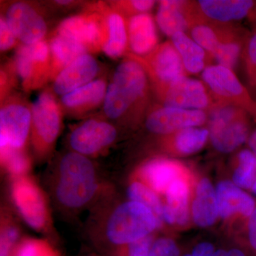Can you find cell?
<instances>
[{
  "mask_svg": "<svg viewBox=\"0 0 256 256\" xmlns=\"http://www.w3.org/2000/svg\"><path fill=\"white\" fill-rule=\"evenodd\" d=\"M57 169L54 193L60 206L78 210L88 204L98 188L92 162L86 156L72 152L62 158Z\"/></svg>",
  "mask_w": 256,
  "mask_h": 256,
  "instance_id": "cell-1",
  "label": "cell"
},
{
  "mask_svg": "<svg viewBox=\"0 0 256 256\" xmlns=\"http://www.w3.org/2000/svg\"><path fill=\"white\" fill-rule=\"evenodd\" d=\"M146 74L142 66L133 58L120 64L106 90L104 107L106 116L118 118L144 97L148 85Z\"/></svg>",
  "mask_w": 256,
  "mask_h": 256,
  "instance_id": "cell-2",
  "label": "cell"
},
{
  "mask_svg": "<svg viewBox=\"0 0 256 256\" xmlns=\"http://www.w3.org/2000/svg\"><path fill=\"white\" fill-rule=\"evenodd\" d=\"M158 228L156 216L149 208L129 201L114 208L106 222V235L114 245H128L151 235Z\"/></svg>",
  "mask_w": 256,
  "mask_h": 256,
  "instance_id": "cell-3",
  "label": "cell"
},
{
  "mask_svg": "<svg viewBox=\"0 0 256 256\" xmlns=\"http://www.w3.org/2000/svg\"><path fill=\"white\" fill-rule=\"evenodd\" d=\"M210 112L208 132L216 150L230 152L248 140L250 116L245 110L216 102Z\"/></svg>",
  "mask_w": 256,
  "mask_h": 256,
  "instance_id": "cell-4",
  "label": "cell"
},
{
  "mask_svg": "<svg viewBox=\"0 0 256 256\" xmlns=\"http://www.w3.org/2000/svg\"><path fill=\"white\" fill-rule=\"evenodd\" d=\"M10 195L22 218L37 232H44L50 217L46 198L41 188L28 176L13 178Z\"/></svg>",
  "mask_w": 256,
  "mask_h": 256,
  "instance_id": "cell-5",
  "label": "cell"
},
{
  "mask_svg": "<svg viewBox=\"0 0 256 256\" xmlns=\"http://www.w3.org/2000/svg\"><path fill=\"white\" fill-rule=\"evenodd\" d=\"M202 78L217 102L242 108L256 121V100L233 70L220 65L208 66Z\"/></svg>",
  "mask_w": 256,
  "mask_h": 256,
  "instance_id": "cell-6",
  "label": "cell"
},
{
  "mask_svg": "<svg viewBox=\"0 0 256 256\" xmlns=\"http://www.w3.org/2000/svg\"><path fill=\"white\" fill-rule=\"evenodd\" d=\"M133 60L139 62L149 74L158 95L178 78L186 76L182 60L171 42L158 45L143 58L133 56Z\"/></svg>",
  "mask_w": 256,
  "mask_h": 256,
  "instance_id": "cell-7",
  "label": "cell"
},
{
  "mask_svg": "<svg viewBox=\"0 0 256 256\" xmlns=\"http://www.w3.org/2000/svg\"><path fill=\"white\" fill-rule=\"evenodd\" d=\"M32 132L36 152H47L54 144L60 130V108L50 92H42L32 106Z\"/></svg>",
  "mask_w": 256,
  "mask_h": 256,
  "instance_id": "cell-8",
  "label": "cell"
},
{
  "mask_svg": "<svg viewBox=\"0 0 256 256\" xmlns=\"http://www.w3.org/2000/svg\"><path fill=\"white\" fill-rule=\"evenodd\" d=\"M158 96L166 107L205 110L214 105L202 82L186 76L178 78Z\"/></svg>",
  "mask_w": 256,
  "mask_h": 256,
  "instance_id": "cell-9",
  "label": "cell"
},
{
  "mask_svg": "<svg viewBox=\"0 0 256 256\" xmlns=\"http://www.w3.org/2000/svg\"><path fill=\"white\" fill-rule=\"evenodd\" d=\"M197 3L176 0L160 2L156 13V22L162 31L172 37L178 32H184L200 24L206 22Z\"/></svg>",
  "mask_w": 256,
  "mask_h": 256,
  "instance_id": "cell-10",
  "label": "cell"
},
{
  "mask_svg": "<svg viewBox=\"0 0 256 256\" xmlns=\"http://www.w3.org/2000/svg\"><path fill=\"white\" fill-rule=\"evenodd\" d=\"M207 117L204 110L163 106L148 116L146 127L156 134H172L185 128L202 126L206 122Z\"/></svg>",
  "mask_w": 256,
  "mask_h": 256,
  "instance_id": "cell-11",
  "label": "cell"
},
{
  "mask_svg": "<svg viewBox=\"0 0 256 256\" xmlns=\"http://www.w3.org/2000/svg\"><path fill=\"white\" fill-rule=\"evenodd\" d=\"M117 137L112 124L104 121L89 120L76 128L70 136V144L76 152L92 156L110 146Z\"/></svg>",
  "mask_w": 256,
  "mask_h": 256,
  "instance_id": "cell-12",
  "label": "cell"
},
{
  "mask_svg": "<svg viewBox=\"0 0 256 256\" xmlns=\"http://www.w3.org/2000/svg\"><path fill=\"white\" fill-rule=\"evenodd\" d=\"M32 112L21 104H10L0 111V146L22 149L32 129Z\"/></svg>",
  "mask_w": 256,
  "mask_h": 256,
  "instance_id": "cell-13",
  "label": "cell"
},
{
  "mask_svg": "<svg viewBox=\"0 0 256 256\" xmlns=\"http://www.w3.org/2000/svg\"><path fill=\"white\" fill-rule=\"evenodd\" d=\"M8 26L24 44L42 41L47 26L44 20L30 5L16 2L10 6L5 18Z\"/></svg>",
  "mask_w": 256,
  "mask_h": 256,
  "instance_id": "cell-14",
  "label": "cell"
},
{
  "mask_svg": "<svg viewBox=\"0 0 256 256\" xmlns=\"http://www.w3.org/2000/svg\"><path fill=\"white\" fill-rule=\"evenodd\" d=\"M50 48L46 42L32 44H24L18 48L16 55V67L18 76L25 86L32 87L33 84H40V75L45 76L48 68Z\"/></svg>",
  "mask_w": 256,
  "mask_h": 256,
  "instance_id": "cell-15",
  "label": "cell"
},
{
  "mask_svg": "<svg viewBox=\"0 0 256 256\" xmlns=\"http://www.w3.org/2000/svg\"><path fill=\"white\" fill-rule=\"evenodd\" d=\"M105 28L94 15H78L64 20L58 28V35L82 44L87 48L104 46Z\"/></svg>",
  "mask_w": 256,
  "mask_h": 256,
  "instance_id": "cell-16",
  "label": "cell"
},
{
  "mask_svg": "<svg viewBox=\"0 0 256 256\" xmlns=\"http://www.w3.org/2000/svg\"><path fill=\"white\" fill-rule=\"evenodd\" d=\"M98 65L92 56L84 54L67 66L55 78L54 90L64 96L86 85L95 78Z\"/></svg>",
  "mask_w": 256,
  "mask_h": 256,
  "instance_id": "cell-17",
  "label": "cell"
},
{
  "mask_svg": "<svg viewBox=\"0 0 256 256\" xmlns=\"http://www.w3.org/2000/svg\"><path fill=\"white\" fill-rule=\"evenodd\" d=\"M218 214L223 218L236 214L249 218L256 208L255 200L234 182H220L216 190Z\"/></svg>",
  "mask_w": 256,
  "mask_h": 256,
  "instance_id": "cell-18",
  "label": "cell"
},
{
  "mask_svg": "<svg viewBox=\"0 0 256 256\" xmlns=\"http://www.w3.org/2000/svg\"><path fill=\"white\" fill-rule=\"evenodd\" d=\"M196 3L205 18L218 23L242 20L256 10V2L252 0H200Z\"/></svg>",
  "mask_w": 256,
  "mask_h": 256,
  "instance_id": "cell-19",
  "label": "cell"
},
{
  "mask_svg": "<svg viewBox=\"0 0 256 256\" xmlns=\"http://www.w3.org/2000/svg\"><path fill=\"white\" fill-rule=\"evenodd\" d=\"M128 30L130 45L136 54L148 55L158 46L156 24L148 13L132 16L129 20Z\"/></svg>",
  "mask_w": 256,
  "mask_h": 256,
  "instance_id": "cell-20",
  "label": "cell"
},
{
  "mask_svg": "<svg viewBox=\"0 0 256 256\" xmlns=\"http://www.w3.org/2000/svg\"><path fill=\"white\" fill-rule=\"evenodd\" d=\"M192 214L195 224L200 227L210 226L220 215L214 188L207 178L202 180L197 186Z\"/></svg>",
  "mask_w": 256,
  "mask_h": 256,
  "instance_id": "cell-21",
  "label": "cell"
},
{
  "mask_svg": "<svg viewBox=\"0 0 256 256\" xmlns=\"http://www.w3.org/2000/svg\"><path fill=\"white\" fill-rule=\"evenodd\" d=\"M181 166L169 160L158 159L150 162L142 169V175L152 190L166 193V190L181 174Z\"/></svg>",
  "mask_w": 256,
  "mask_h": 256,
  "instance_id": "cell-22",
  "label": "cell"
},
{
  "mask_svg": "<svg viewBox=\"0 0 256 256\" xmlns=\"http://www.w3.org/2000/svg\"><path fill=\"white\" fill-rule=\"evenodd\" d=\"M166 203L164 206V220L170 224L183 226L188 218V185L183 180H176L166 192Z\"/></svg>",
  "mask_w": 256,
  "mask_h": 256,
  "instance_id": "cell-23",
  "label": "cell"
},
{
  "mask_svg": "<svg viewBox=\"0 0 256 256\" xmlns=\"http://www.w3.org/2000/svg\"><path fill=\"white\" fill-rule=\"evenodd\" d=\"M50 48L52 54L50 73L55 78L74 60L86 54L88 50L82 44L60 35H57L52 40Z\"/></svg>",
  "mask_w": 256,
  "mask_h": 256,
  "instance_id": "cell-24",
  "label": "cell"
},
{
  "mask_svg": "<svg viewBox=\"0 0 256 256\" xmlns=\"http://www.w3.org/2000/svg\"><path fill=\"white\" fill-rule=\"evenodd\" d=\"M172 42L178 50L186 72L198 74L206 68L207 52L184 32H178L172 37Z\"/></svg>",
  "mask_w": 256,
  "mask_h": 256,
  "instance_id": "cell-25",
  "label": "cell"
},
{
  "mask_svg": "<svg viewBox=\"0 0 256 256\" xmlns=\"http://www.w3.org/2000/svg\"><path fill=\"white\" fill-rule=\"evenodd\" d=\"M106 90V84L104 80H94L62 96V100L69 109L82 110L100 104L105 98Z\"/></svg>",
  "mask_w": 256,
  "mask_h": 256,
  "instance_id": "cell-26",
  "label": "cell"
},
{
  "mask_svg": "<svg viewBox=\"0 0 256 256\" xmlns=\"http://www.w3.org/2000/svg\"><path fill=\"white\" fill-rule=\"evenodd\" d=\"M236 32L222 24L220 26H214V23L212 24L206 22L192 28L191 36L207 53L213 56L222 42Z\"/></svg>",
  "mask_w": 256,
  "mask_h": 256,
  "instance_id": "cell-27",
  "label": "cell"
},
{
  "mask_svg": "<svg viewBox=\"0 0 256 256\" xmlns=\"http://www.w3.org/2000/svg\"><path fill=\"white\" fill-rule=\"evenodd\" d=\"M108 35L102 48L111 58H118L127 46L128 33L124 18L118 13H112L108 18Z\"/></svg>",
  "mask_w": 256,
  "mask_h": 256,
  "instance_id": "cell-28",
  "label": "cell"
},
{
  "mask_svg": "<svg viewBox=\"0 0 256 256\" xmlns=\"http://www.w3.org/2000/svg\"><path fill=\"white\" fill-rule=\"evenodd\" d=\"M172 134L173 148L182 154H191L200 150L210 137L208 130L196 127L185 128Z\"/></svg>",
  "mask_w": 256,
  "mask_h": 256,
  "instance_id": "cell-29",
  "label": "cell"
},
{
  "mask_svg": "<svg viewBox=\"0 0 256 256\" xmlns=\"http://www.w3.org/2000/svg\"><path fill=\"white\" fill-rule=\"evenodd\" d=\"M128 196L132 202L141 204L149 208L156 216L158 227L164 222V206L162 204L156 192L140 182H133L128 188Z\"/></svg>",
  "mask_w": 256,
  "mask_h": 256,
  "instance_id": "cell-30",
  "label": "cell"
},
{
  "mask_svg": "<svg viewBox=\"0 0 256 256\" xmlns=\"http://www.w3.org/2000/svg\"><path fill=\"white\" fill-rule=\"evenodd\" d=\"M256 180V158L250 150H244L238 156V166L234 171L233 182L240 188L252 190Z\"/></svg>",
  "mask_w": 256,
  "mask_h": 256,
  "instance_id": "cell-31",
  "label": "cell"
},
{
  "mask_svg": "<svg viewBox=\"0 0 256 256\" xmlns=\"http://www.w3.org/2000/svg\"><path fill=\"white\" fill-rule=\"evenodd\" d=\"M1 162L12 178L26 176L31 166L30 159L22 149L10 146H1Z\"/></svg>",
  "mask_w": 256,
  "mask_h": 256,
  "instance_id": "cell-32",
  "label": "cell"
},
{
  "mask_svg": "<svg viewBox=\"0 0 256 256\" xmlns=\"http://www.w3.org/2000/svg\"><path fill=\"white\" fill-rule=\"evenodd\" d=\"M242 36L238 32H235L222 42L212 56L218 62V65L233 70L242 50Z\"/></svg>",
  "mask_w": 256,
  "mask_h": 256,
  "instance_id": "cell-33",
  "label": "cell"
},
{
  "mask_svg": "<svg viewBox=\"0 0 256 256\" xmlns=\"http://www.w3.org/2000/svg\"><path fill=\"white\" fill-rule=\"evenodd\" d=\"M12 256H58L48 242L40 239L26 238L14 249Z\"/></svg>",
  "mask_w": 256,
  "mask_h": 256,
  "instance_id": "cell-34",
  "label": "cell"
},
{
  "mask_svg": "<svg viewBox=\"0 0 256 256\" xmlns=\"http://www.w3.org/2000/svg\"><path fill=\"white\" fill-rule=\"evenodd\" d=\"M20 228L10 220H2L0 234V256H12L20 238Z\"/></svg>",
  "mask_w": 256,
  "mask_h": 256,
  "instance_id": "cell-35",
  "label": "cell"
},
{
  "mask_svg": "<svg viewBox=\"0 0 256 256\" xmlns=\"http://www.w3.org/2000/svg\"><path fill=\"white\" fill-rule=\"evenodd\" d=\"M245 65L248 82L256 89V32L249 37L246 44Z\"/></svg>",
  "mask_w": 256,
  "mask_h": 256,
  "instance_id": "cell-36",
  "label": "cell"
},
{
  "mask_svg": "<svg viewBox=\"0 0 256 256\" xmlns=\"http://www.w3.org/2000/svg\"><path fill=\"white\" fill-rule=\"evenodd\" d=\"M180 248L172 239L162 238L154 242L148 256H180Z\"/></svg>",
  "mask_w": 256,
  "mask_h": 256,
  "instance_id": "cell-37",
  "label": "cell"
},
{
  "mask_svg": "<svg viewBox=\"0 0 256 256\" xmlns=\"http://www.w3.org/2000/svg\"><path fill=\"white\" fill-rule=\"evenodd\" d=\"M154 239L152 235L128 244L126 256H148Z\"/></svg>",
  "mask_w": 256,
  "mask_h": 256,
  "instance_id": "cell-38",
  "label": "cell"
},
{
  "mask_svg": "<svg viewBox=\"0 0 256 256\" xmlns=\"http://www.w3.org/2000/svg\"><path fill=\"white\" fill-rule=\"evenodd\" d=\"M16 42V36L8 26L4 18L0 20V48L1 50H6L14 46Z\"/></svg>",
  "mask_w": 256,
  "mask_h": 256,
  "instance_id": "cell-39",
  "label": "cell"
},
{
  "mask_svg": "<svg viewBox=\"0 0 256 256\" xmlns=\"http://www.w3.org/2000/svg\"><path fill=\"white\" fill-rule=\"evenodd\" d=\"M156 2L150 0H134V1L122 2L121 6L128 12L142 14L149 11L154 6Z\"/></svg>",
  "mask_w": 256,
  "mask_h": 256,
  "instance_id": "cell-40",
  "label": "cell"
},
{
  "mask_svg": "<svg viewBox=\"0 0 256 256\" xmlns=\"http://www.w3.org/2000/svg\"><path fill=\"white\" fill-rule=\"evenodd\" d=\"M248 242L250 250L256 256V207L248 222Z\"/></svg>",
  "mask_w": 256,
  "mask_h": 256,
  "instance_id": "cell-41",
  "label": "cell"
},
{
  "mask_svg": "<svg viewBox=\"0 0 256 256\" xmlns=\"http://www.w3.org/2000/svg\"><path fill=\"white\" fill-rule=\"evenodd\" d=\"M214 247L210 242H201L194 247L192 250L191 256H213L214 254Z\"/></svg>",
  "mask_w": 256,
  "mask_h": 256,
  "instance_id": "cell-42",
  "label": "cell"
},
{
  "mask_svg": "<svg viewBox=\"0 0 256 256\" xmlns=\"http://www.w3.org/2000/svg\"><path fill=\"white\" fill-rule=\"evenodd\" d=\"M248 146L250 150H252L256 158V130L248 138Z\"/></svg>",
  "mask_w": 256,
  "mask_h": 256,
  "instance_id": "cell-43",
  "label": "cell"
},
{
  "mask_svg": "<svg viewBox=\"0 0 256 256\" xmlns=\"http://www.w3.org/2000/svg\"><path fill=\"white\" fill-rule=\"evenodd\" d=\"M228 252V256H246L244 252L238 248L230 249Z\"/></svg>",
  "mask_w": 256,
  "mask_h": 256,
  "instance_id": "cell-44",
  "label": "cell"
},
{
  "mask_svg": "<svg viewBox=\"0 0 256 256\" xmlns=\"http://www.w3.org/2000/svg\"><path fill=\"white\" fill-rule=\"evenodd\" d=\"M213 256H228V252L224 250H218L215 252Z\"/></svg>",
  "mask_w": 256,
  "mask_h": 256,
  "instance_id": "cell-45",
  "label": "cell"
},
{
  "mask_svg": "<svg viewBox=\"0 0 256 256\" xmlns=\"http://www.w3.org/2000/svg\"><path fill=\"white\" fill-rule=\"evenodd\" d=\"M56 2L60 4H69V3L72 2L70 1H56Z\"/></svg>",
  "mask_w": 256,
  "mask_h": 256,
  "instance_id": "cell-46",
  "label": "cell"
},
{
  "mask_svg": "<svg viewBox=\"0 0 256 256\" xmlns=\"http://www.w3.org/2000/svg\"><path fill=\"white\" fill-rule=\"evenodd\" d=\"M252 191L254 192V194L256 195V180L254 184V185H252Z\"/></svg>",
  "mask_w": 256,
  "mask_h": 256,
  "instance_id": "cell-47",
  "label": "cell"
},
{
  "mask_svg": "<svg viewBox=\"0 0 256 256\" xmlns=\"http://www.w3.org/2000/svg\"><path fill=\"white\" fill-rule=\"evenodd\" d=\"M252 18H254V20H255V22L256 24V10L255 11V12H254V14H252Z\"/></svg>",
  "mask_w": 256,
  "mask_h": 256,
  "instance_id": "cell-48",
  "label": "cell"
},
{
  "mask_svg": "<svg viewBox=\"0 0 256 256\" xmlns=\"http://www.w3.org/2000/svg\"><path fill=\"white\" fill-rule=\"evenodd\" d=\"M184 256H191V255H190V254H188V255H185Z\"/></svg>",
  "mask_w": 256,
  "mask_h": 256,
  "instance_id": "cell-49",
  "label": "cell"
},
{
  "mask_svg": "<svg viewBox=\"0 0 256 256\" xmlns=\"http://www.w3.org/2000/svg\"></svg>",
  "mask_w": 256,
  "mask_h": 256,
  "instance_id": "cell-50",
  "label": "cell"
}]
</instances>
